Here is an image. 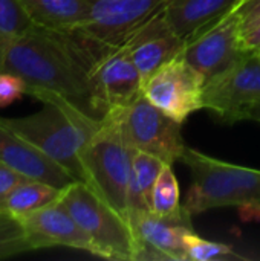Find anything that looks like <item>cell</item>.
<instances>
[{
	"instance_id": "obj_1",
	"label": "cell",
	"mask_w": 260,
	"mask_h": 261,
	"mask_svg": "<svg viewBox=\"0 0 260 261\" xmlns=\"http://www.w3.org/2000/svg\"><path fill=\"white\" fill-rule=\"evenodd\" d=\"M97 61L98 55L77 31L34 24L3 47L0 70L23 78L26 95L41 102L64 101L90 118L103 119L90 81Z\"/></svg>"
},
{
	"instance_id": "obj_2",
	"label": "cell",
	"mask_w": 260,
	"mask_h": 261,
	"mask_svg": "<svg viewBox=\"0 0 260 261\" xmlns=\"http://www.w3.org/2000/svg\"><path fill=\"white\" fill-rule=\"evenodd\" d=\"M0 124L40 148L77 180L86 182L81 154L101 119L90 118L64 101H49L32 115L0 118Z\"/></svg>"
},
{
	"instance_id": "obj_3",
	"label": "cell",
	"mask_w": 260,
	"mask_h": 261,
	"mask_svg": "<svg viewBox=\"0 0 260 261\" xmlns=\"http://www.w3.org/2000/svg\"><path fill=\"white\" fill-rule=\"evenodd\" d=\"M179 161L192 173L182 205L190 216L224 206L260 211V170L228 164L190 147H185Z\"/></svg>"
},
{
	"instance_id": "obj_4",
	"label": "cell",
	"mask_w": 260,
	"mask_h": 261,
	"mask_svg": "<svg viewBox=\"0 0 260 261\" xmlns=\"http://www.w3.org/2000/svg\"><path fill=\"white\" fill-rule=\"evenodd\" d=\"M136 150L129 144L120 121L107 113L86 144L81 159L86 184L127 217V191Z\"/></svg>"
},
{
	"instance_id": "obj_5",
	"label": "cell",
	"mask_w": 260,
	"mask_h": 261,
	"mask_svg": "<svg viewBox=\"0 0 260 261\" xmlns=\"http://www.w3.org/2000/svg\"><path fill=\"white\" fill-rule=\"evenodd\" d=\"M60 202L97 248V257L135 261V239L129 219L90 185L75 180L63 190Z\"/></svg>"
},
{
	"instance_id": "obj_6",
	"label": "cell",
	"mask_w": 260,
	"mask_h": 261,
	"mask_svg": "<svg viewBox=\"0 0 260 261\" xmlns=\"http://www.w3.org/2000/svg\"><path fill=\"white\" fill-rule=\"evenodd\" d=\"M172 0H87V14L74 29L103 54L118 49L166 11Z\"/></svg>"
},
{
	"instance_id": "obj_7",
	"label": "cell",
	"mask_w": 260,
	"mask_h": 261,
	"mask_svg": "<svg viewBox=\"0 0 260 261\" xmlns=\"http://www.w3.org/2000/svg\"><path fill=\"white\" fill-rule=\"evenodd\" d=\"M107 113L120 121L126 139L136 151L156 156L170 165L181 159L187 147L181 122L152 104L143 93L127 107Z\"/></svg>"
},
{
	"instance_id": "obj_8",
	"label": "cell",
	"mask_w": 260,
	"mask_h": 261,
	"mask_svg": "<svg viewBox=\"0 0 260 261\" xmlns=\"http://www.w3.org/2000/svg\"><path fill=\"white\" fill-rule=\"evenodd\" d=\"M205 84V78L181 54L143 84V95L182 124L192 113L204 109Z\"/></svg>"
},
{
	"instance_id": "obj_9",
	"label": "cell",
	"mask_w": 260,
	"mask_h": 261,
	"mask_svg": "<svg viewBox=\"0 0 260 261\" xmlns=\"http://www.w3.org/2000/svg\"><path fill=\"white\" fill-rule=\"evenodd\" d=\"M260 101V55L248 52L230 69L215 76L204 89V109L224 122L245 119Z\"/></svg>"
},
{
	"instance_id": "obj_10",
	"label": "cell",
	"mask_w": 260,
	"mask_h": 261,
	"mask_svg": "<svg viewBox=\"0 0 260 261\" xmlns=\"http://www.w3.org/2000/svg\"><path fill=\"white\" fill-rule=\"evenodd\" d=\"M127 219L135 239V261H188L184 234L192 229V216L184 206L170 216L136 210Z\"/></svg>"
},
{
	"instance_id": "obj_11",
	"label": "cell",
	"mask_w": 260,
	"mask_h": 261,
	"mask_svg": "<svg viewBox=\"0 0 260 261\" xmlns=\"http://www.w3.org/2000/svg\"><path fill=\"white\" fill-rule=\"evenodd\" d=\"M241 34L242 18L234 11L211 29L188 41L182 57L208 83L248 54L241 44Z\"/></svg>"
},
{
	"instance_id": "obj_12",
	"label": "cell",
	"mask_w": 260,
	"mask_h": 261,
	"mask_svg": "<svg viewBox=\"0 0 260 261\" xmlns=\"http://www.w3.org/2000/svg\"><path fill=\"white\" fill-rule=\"evenodd\" d=\"M90 81L103 118L107 112L127 107L143 93V80L126 46L101 57L90 70Z\"/></svg>"
},
{
	"instance_id": "obj_13",
	"label": "cell",
	"mask_w": 260,
	"mask_h": 261,
	"mask_svg": "<svg viewBox=\"0 0 260 261\" xmlns=\"http://www.w3.org/2000/svg\"><path fill=\"white\" fill-rule=\"evenodd\" d=\"M26 231L32 251L64 246L84 251L97 257V248L90 237L77 223L60 199L48 206L18 216Z\"/></svg>"
},
{
	"instance_id": "obj_14",
	"label": "cell",
	"mask_w": 260,
	"mask_h": 261,
	"mask_svg": "<svg viewBox=\"0 0 260 261\" xmlns=\"http://www.w3.org/2000/svg\"><path fill=\"white\" fill-rule=\"evenodd\" d=\"M124 46L144 84L159 67L182 54L185 41L170 28L162 12L135 32Z\"/></svg>"
},
{
	"instance_id": "obj_15",
	"label": "cell",
	"mask_w": 260,
	"mask_h": 261,
	"mask_svg": "<svg viewBox=\"0 0 260 261\" xmlns=\"http://www.w3.org/2000/svg\"><path fill=\"white\" fill-rule=\"evenodd\" d=\"M0 161L21 173L25 177L67 188L77 179L58 162L44 154L40 148L0 124Z\"/></svg>"
},
{
	"instance_id": "obj_16",
	"label": "cell",
	"mask_w": 260,
	"mask_h": 261,
	"mask_svg": "<svg viewBox=\"0 0 260 261\" xmlns=\"http://www.w3.org/2000/svg\"><path fill=\"white\" fill-rule=\"evenodd\" d=\"M241 3L242 0H172L164 15L187 44L234 12Z\"/></svg>"
},
{
	"instance_id": "obj_17",
	"label": "cell",
	"mask_w": 260,
	"mask_h": 261,
	"mask_svg": "<svg viewBox=\"0 0 260 261\" xmlns=\"http://www.w3.org/2000/svg\"><path fill=\"white\" fill-rule=\"evenodd\" d=\"M35 26L52 31L77 29L86 14L87 0H20Z\"/></svg>"
},
{
	"instance_id": "obj_18",
	"label": "cell",
	"mask_w": 260,
	"mask_h": 261,
	"mask_svg": "<svg viewBox=\"0 0 260 261\" xmlns=\"http://www.w3.org/2000/svg\"><path fill=\"white\" fill-rule=\"evenodd\" d=\"M164 165L166 162L156 156H152L144 151L135 153L132 162L130 180H129V191H127L129 213L136 210L150 211L152 191Z\"/></svg>"
},
{
	"instance_id": "obj_19",
	"label": "cell",
	"mask_w": 260,
	"mask_h": 261,
	"mask_svg": "<svg viewBox=\"0 0 260 261\" xmlns=\"http://www.w3.org/2000/svg\"><path fill=\"white\" fill-rule=\"evenodd\" d=\"M61 193L63 190L54 185L26 179L0 200V211H6L18 217L57 202L61 197Z\"/></svg>"
},
{
	"instance_id": "obj_20",
	"label": "cell",
	"mask_w": 260,
	"mask_h": 261,
	"mask_svg": "<svg viewBox=\"0 0 260 261\" xmlns=\"http://www.w3.org/2000/svg\"><path fill=\"white\" fill-rule=\"evenodd\" d=\"M182 208L179 197V185L173 168L166 164L155 182L152 191V208L150 211L159 216H170Z\"/></svg>"
},
{
	"instance_id": "obj_21",
	"label": "cell",
	"mask_w": 260,
	"mask_h": 261,
	"mask_svg": "<svg viewBox=\"0 0 260 261\" xmlns=\"http://www.w3.org/2000/svg\"><path fill=\"white\" fill-rule=\"evenodd\" d=\"M31 251L32 248L20 219L11 213L0 211V260Z\"/></svg>"
},
{
	"instance_id": "obj_22",
	"label": "cell",
	"mask_w": 260,
	"mask_h": 261,
	"mask_svg": "<svg viewBox=\"0 0 260 261\" xmlns=\"http://www.w3.org/2000/svg\"><path fill=\"white\" fill-rule=\"evenodd\" d=\"M34 26L20 0H0V46L23 35Z\"/></svg>"
},
{
	"instance_id": "obj_23",
	"label": "cell",
	"mask_w": 260,
	"mask_h": 261,
	"mask_svg": "<svg viewBox=\"0 0 260 261\" xmlns=\"http://www.w3.org/2000/svg\"><path fill=\"white\" fill-rule=\"evenodd\" d=\"M184 246L188 261L245 260V257L238 254L231 246L204 240L202 237L196 236L193 229H188L184 234Z\"/></svg>"
},
{
	"instance_id": "obj_24",
	"label": "cell",
	"mask_w": 260,
	"mask_h": 261,
	"mask_svg": "<svg viewBox=\"0 0 260 261\" xmlns=\"http://www.w3.org/2000/svg\"><path fill=\"white\" fill-rule=\"evenodd\" d=\"M26 95V83L17 73L0 70V109L11 106Z\"/></svg>"
},
{
	"instance_id": "obj_25",
	"label": "cell",
	"mask_w": 260,
	"mask_h": 261,
	"mask_svg": "<svg viewBox=\"0 0 260 261\" xmlns=\"http://www.w3.org/2000/svg\"><path fill=\"white\" fill-rule=\"evenodd\" d=\"M28 177H25L21 173H18L17 170L11 168L9 165L0 161V200L6 197L18 184H21Z\"/></svg>"
},
{
	"instance_id": "obj_26",
	"label": "cell",
	"mask_w": 260,
	"mask_h": 261,
	"mask_svg": "<svg viewBox=\"0 0 260 261\" xmlns=\"http://www.w3.org/2000/svg\"><path fill=\"white\" fill-rule=\"evenodd\" d=\"M241 44L247 52H253L260 47V18L242 26Z\"/></svg>"
},
{
	"instance_id": "obj_27",
	"label": "cell",
	"mask_w": 260,
	"mask_h": 261,
	"mask_svg": "<svg viewBox=\"0 0 260 261\" xmlns=\"http://www.w3.org/2000/svg\"><path fill=\"white\" fill-rule=\"evenodd\" d=\"M236 12L242 18V26L257 20L260 18V0H242Z\"/></svg>"
},
{
	"instance_id": "obj_28",
	"label": "cell",
	"mask_w": 260,
	"mask_h": 261,
	"mask_svg": "<svg viewBox=\"0 0 260 261\" xmlns=\"http://www.w3.org/2000/svg\"><path fill=\"white\" fill-rule=\"evenodd\" d=\"M245 119H251V121H257L260 122V101L256 102L253 107H250V110L245 115Z\"/></svg>"
},
{
	"instance_id": "obj_29",
	"label": "cell",
	"mask_w": 260,
	"mask_h": 261,
	"mask_svg": "<svg viewBox=\"0 0 260 261\" xmlns=\"http://www.w3.org/2000/svg\"><path fill=\"white\" fill-rule=\"evenodd\" d=\"M253 54H257V55H260V47L259 49H256V50H253Z\"/></svg>"
}]
</instances>
